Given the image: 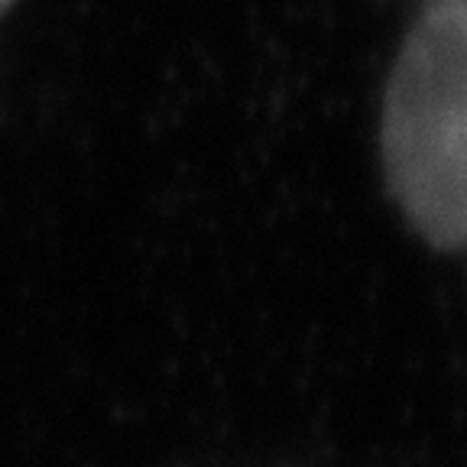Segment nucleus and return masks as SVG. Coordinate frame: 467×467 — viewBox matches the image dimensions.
Here are the masks:
<instances>
[{"label": "nucleus", "instance_id": "1", "mask_svg": "<svg viewBox=\"0 0 467 467\" xmlns=\"http://www.w3.org/2000/svg\"><path fill=\"white\" fill-rule=\"evenodd\" d=\"M383 166L435 250L467 237V0H431L402 43L383 104Z\"/></svg>", "mask_w": 467, "mask_h": 467}, {"label": "nucleus", "instance_id": "2", "mask_svg": "<svg viewBox=\"0 0 467 467\" xmlns=\"http://www.w3.org/2000/svg\"><path fill=\"white\" fill-rule=\"evenodd\" d=\"M10 4H14V0H0V10H7Z\"/></svg>", "mask_w": 467, "mask_h": 467}]
</instances>
